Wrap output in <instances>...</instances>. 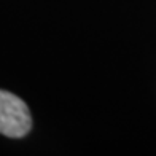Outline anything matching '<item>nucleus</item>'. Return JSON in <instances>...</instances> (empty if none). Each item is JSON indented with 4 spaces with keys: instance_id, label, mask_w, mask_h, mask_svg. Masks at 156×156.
<instances>
[{
    "instance_id": "nucleus-1",
    "label": "nucleus",
    "mask_w": 156,
    "mask_h": 156,
    "mask_svg": "<svg viewBox=\"0 0 156 156\" xmlns=\"http://www.w3.org/2000/svg\"><path fill=\"white\" fill-rule=\"evenodd\" d=\"M32 118L26 102L18 96L0 89V134L6 137H24L30 131Z\"/></svg>"
}]
</instances>
